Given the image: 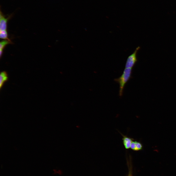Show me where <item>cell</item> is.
I'll return each instance as SVG.
<instances>
[{
  "label": "cell",
  "mask_w": 176,
  "mask_h": 176,
  "mask_svg": "<svg viewBox=\"0 0 176 176\" xmlns=\"http://www.w3.org/2000/svg\"><path fill=\"white\" fill-rule=\"evenodd\" d=\"M12 43V42L10 40H3L0 43V49H3L7 45Z\"/></svg>",
  "instance_id": "obj_7"
},
{
  "label": "cell",
  "mask_w": 176,
  "mask_h": 176,
  "mask_svg": "<svg viewBox=\"0 0 176 176\" xmlns=\"http://www.w3.org/2000/svg\"><path fill=\"white\" fill-rule=\"evenodd\" d=\"M140 49L139 47L136 48L133 53L128 57L125 66V68H132L134 66L137 60V54Z\"/></svg>",
  "instance_id": "obj_2"
},
{
  "label": "cell",
  "mask_w": 176,
  "mask_h": 176,
  "mask_svg": "<svg viewBox=\"0 0 176 176\" xmlns=\"http://www.w3.org/2000/svg\"><path fill=\"white\" fill-rule=\"evenodd\" d=\"M0 87L1 88L4 83L7 80L8 76L6 73L4 71L1 72L0 74Z\"/></svg>",
  "instance_id": "obj_6"
},
{
  "label": "cell",
  "mask_w": 176,
  "mask_h": 176,
  "mask_svg": "<svg viewBox=\"0 0 176 176\" xmlns=\"http://www.w3.org/2000/svg\"><path fill=\"white\" fill-rule=\"evenodd\" d=\"M130 148L133 151H139L143 149V146L140 142L134 140L131 143Z\"/></svg>",
  "instance_id": "obj_5"
},
{
  "label": "cell",
  "mask_w": 176,
  "mask_h": 176,
  "mask_svg": "<svg viewBox=\"0 0 176 176\" xmlns=\"http://www.w3.org/2000/svg\"><path fill=\"white\" fill-rule=\"evenodd\" d=\"M12 16V14L7 16L4 15L0 10V31L6 30L8 21Z\"/></svg>",
  "instance_id": "obj_3"
},
{
  "label": "cell",
  "mask_w": 176,
  "mask_h": 176,
  "mask_svg": "<svg viewBox=\"0 0 176 176\" xmlns=\"http://www.w3.org/2000/svg\"><path fill=\"white\" fill-rule=\"evenodd\" d=\"M129 176H130V174H129Z\"/></svg>",
  "instance_id": "obj_10"
},
{
  "label": "cell",
  "mask_w": 176,
  "mask_h": 176,
  "mask_svg": "<svg viewBox=\"0 0 176 176\" xmlns=\"http://www.w3.org/2000/svg\"><path fill=\"white\" fill-rule=\"evenodd\" d=\"M119 132L122 137V143L125 148L127 149H129L130 148L132 142L134 139L133 138L128 137L127 135H124L120 132Z\"/></svg>",
  "instance_id": "obj_4"
},
{
  "label": "cell",
  "mask_w": 176,
  "mask_h": 176,
  "mask_svg": "<svg viewBox=\"0 0 176 176\" xmlns=\"http://www.w3.org/2000/svg\"><path fill=\"white\" fill-rule=\"evenodd\" d=\"M132 72V68H125L122 75L119 78L114 80L119 85V94L120 96L122 95L125 84L131 78Z\"/></svg>",
  "instance_id": "obj_1"
},
{
  "label": "cell",
  "mask_w": 176,
  "mask_h": 176,
  "mask_svg": "<svg viewBox=\"0 0 176 176\" xmlns=\"http://www.w3.org/2000/svg\"><path fill=\"white\" fill-rule=\"evenodd\" d=\"M0 37L2 39L10 40L8 38V34L6 30L0 31Z\"/></svg>",
  "instance_id": "obj_8"
},
{
  "label": "cell",
  "mask_w": 176,
  "mask_h": 176,
  "mask_svg": "<svg viewBox=\"0 0 176 176\" xmlns=\"http://www.w3.org/2000/svg\"><path fill=\"white\" fill-rule=\"evenodd\" d=\"M2 53H3V50H0V57H1V56H2Z\"/></svg>",
  "instance_id": "obj_9"
}]
</instances>
